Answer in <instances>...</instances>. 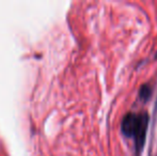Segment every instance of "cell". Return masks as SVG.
<instances>
[{"label": "cell", "mask_w": 157, "mask_h": 156, "mask_svg": "<svg viewBox=\"0 0 157 156\" xmlns=\"http://www.w3.org/2000/svg\"><path fill=\"white\" fill-rule=\"evenodd\" d=\"M150 122V116L145 111L141 112H127L121 122L122 134L127 138H132L135 142L136 155L140 156L144 149L147 140V126Z\"/></svg>", "instance_id": "obj_1"}, {"label": "cell", "mask_w": 157, "mask_h": 156, "mask_svg": "<svg viewBox=\"0 0 157 156\" xmlns=\"http://www.w3.org/2000/svg\"><path fill=\"white\" fill-rule=\"evenodd\" d=\"M152 96V88L150 85H142L139 89V98H140L142 102H147V101L151 98Z\"/></svg>", "instance_id": "obj_2"}, {"label": "cell", "mask_w": 157, "mask_h": 156, "mask_svg": "<svg viewBox=\"0 0 157 156\" xmlns=\"http://www.w3.org/2000/svg\"><path fill=\"white\" fill-rule=\"evenodd\" d=\"M157 111V101H156V105H155V112Z\"/></svg>", "instance_id": "obj_3"}]
</instances>
